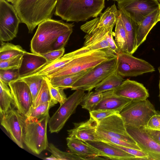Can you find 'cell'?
I'll return each mask as SVG.
<instances>
[{
    "mask_svg": "<svg viewBox=\"0 0 160 160\" xmlns=\"http://www.w3.org/2000/svg\"><path fill=\"white\" fill-rule=\"evenodd\" d=\"M159 18H158V22L160 21V4L159 7Z\"/></svg>",
    "mask_w": 160,
    "mask_h": 160,
    "instance_id": "obj_50",
    "label": "cell"
},
{
    "mask_svg": "<svg viewBox=\"0 0 160 160\" xmlns=\"http://www.w3.org/2000/svg\"><path fill=\"white\" fill-rule=\"evenodd\" d=\"M88 144L96 149L100 156L112 160H136V157L109 143L102 141H88Z\"/></svg>",
    "mask_w": 160,
    "mask_h": 160,
    "instance_id": "obj_19",
    "label": "cell"
},
{
    "mask_svg": "<svg viewBox=\"0 0 160 160\" xmlns=\"http://www.w3.org/2000/svg\"><path fill=\"white\" fill-rule=\"evenodd\" d=\"M25 117L12 108L0 117L1 124L19 147L24 148L23 139Z\"/></svg>",
    "mask_w": 160,
    "mask_h": 160,
    "instance_id": "obj_12",
    "label": "cell"
},
{
    "mask_svg": "<svg viewBox=\"0 0 160 160\" xmlns=\"http://www.w3.org/2000/svg\"><path fill=\"white\" fill-rule=\"evenodd\" d=\"M44 77L38 75H30L20 78L27 84L32 93L33 102L41 87Z\"/></svg>",
    "mask_w": 160,
    "mask_h": 160,
    "instance_id": "obj_33",
    "label": "cell"
},
{
    "mask_svg": "<svg viewBox=\"0 0 160 160\" xmlns=\"http://www.w3.org/2000/svg\"><path fill=\"white\" fill-rule=\"evenodd\" d=\"M67 145L72 153L82 160H101L99 152L86 142L77 138L68 137L66 138Z\"/></svg>",
    "mask_w": 160,
    "mask_h": 160,
    "instance_id": "obj_20",
    "label": "cell"
},
{
    "mask_svg": "<svg viewBox=\"0 0 160 160\" xmlns=\"http://www.w3.org/2000/svg\"><path fill=\"white\" fill-rule=\"evenodd\" d=\"M72 32V29H71L59 36L52 46V51L64 48Z\"/></svg>",
    "mask_w": 160,
    "mask_h": 160,
    "instance_id": "obj_43",
    "label": "cell"
},
{
    "mask_svg": "<svg viewBox=\"0 0 160 160\" xmlns=\"http://www.w3.org/2000/svg\"><path fill=\"white\" fill-rule=\"evenodd\" d=\"M49 88L52 100H54L60 104L63 103L67 98L64 92L63 89L54 87L49 82L48 79Z\"/></svg>",
    "mask_w": 160,
    "mask_h": 160,
    "instance_id": "obj_40",
    "label": "cell"
},
{
    "mask_svg": "<svg viewBox=\"0 0 160 160\" xmlns=\"http://www.w3.org/2000/svg\"><path fill=\"white\" fill-rule=\"evenodd\" d=\"M20 23L13 5L5 0H0V41H8L15 38Z\"/></svg>",
    "mask_w": 160,
    "mask_h": 160,
    "instance_id": "obj_10",
    "label": "cell"
},
{
    "mask_svg": "<svg viewBox=\"0 0 160 160\" xmlns=\"http://www.w3.org/2000/svg\"><path fill=\"white\" fill-rule=\"evenodd\" d=\"M147 133L154 140L160 144V134L156 132L154 130L143 127Z\"/></svg>",
    "mask_w": 160,
    "mask_h": 160,
    "instance_id": "obj_47",
    "label": "cell"
},
{
    "mask_svg": "<svg viewBox=\"0 0 160 160\" xmlns=\"http://www.w3.org/2000/svg\"><path fill=\"white\" fill-rule=\"evenodd\" d=\"M13 99L14 106L18 112L25 116L33 103L31 91L27 84L18 79L8 84Z\"/></svg>",
    "mask_w": 160,
    "mask_h": 160,
    "instance_id": "obj_15",
    "label": "cell"
},
{
    "mask_svg": "<svg viewBox=\"0 0 160 160\" xmlns=\"http://www.w3.org/2000/svg\"><path fill=\"white\" fill-rule=\"evenodd\" d=\"M58 103V102L52 100L40 104L34 108L31 106L24 116L25 120L31 121L41 118L48 113L50 109Z\"/></svg>",
    "mask_w": 160,
    "mask_h": 160,
    "instance_id": "obj_30",
    "label": "cell"
},
{
    "mask_svg": "<svg viewBox=\"0 0 160 160\" xmlns=\"http://www.w3.org/2000/svg\"><path fill=\"white\" fill-rule=\"evenodd\" d=\"M102 93L95 91H90L85 93L80 103L82 108L89 112L94 110L95 106L102 100Z\"/></svg>",
    "mask_w": 160,
    "mask_h": 160,
    "instance_id": "obj_34",
    "label": "cell"
},
{
    "mask_svg": "<svg viewBox=\"0 0 160 160\" xmlns=\"http://www.w3.org/2000/svg\"><path fill=\"white\" fill-rule=\"evenodd\" d=\"M105 8V0H58L54 14L67 22L85 21L96 18Z\"/></svg>",
    "mask_w": 160,
    "mask_h": 160,
    "instance_id": "obj_2",
    "label": "cell"
},
{
    "mask_svg": "<svg viewBox=\"0 0 160 160\" xmlns=\"http://www.w3.org/2000/svg\"><path fill=\"white\" fill-rule=\"evenodd\" d=\"M113 36V32L111 31L107 33L105 38L110 49L117 55L120 52L115 44Z\"/></svg>",
    "mask_w": 160,
    "mask_h": 160,
    "instance_id": "obj_46",
    "label": "cell"
},
{
    "mask_svg": "<svg viewBox=\"0 0 160 160\" xmlns=\"http://www.w3.org/2000/svg\"><path fill=\"white\" fill-rule=\"evenodd\" d=\"M85 91L77 90L62 103L50 118L48 122L49 131L51 133H58L64 126L70 117L75 112L78 106L81 103L85 94Z\"/></svg>",
    "mask_w": 160,
    "mask_h": 160,
    "instance_id": "obj_8",
    "label": "cell"
},
{
    "mask_svg": "<svg viewBox=\"0 0 160 160\" xmlns=\"http://www.w3.org/2000/svg\"><path fill=\"white\" fill-rule=\"evenodd\" d=\"M44 159L47 160H58L57 158L55 157L54 155L52 154L51 156L49 157L46 158Z\"/></svg>",
    "mask_w": 160,
    "mask_h": 160,
    "instance_id": "obj_48",
    "label": "cell"
},
{
    "mask_svg": "<svg viewBox=\"0 0 160 160\" xmlns=\"http://www.w3.org/2000/svg\"><path fill=\"white\" fill-rule=\"evenodd\" d=\"M73 58H68L63 55L54 61L47 63L28 75H35L43 76L48 72L63 66Z\"/></svg>",
    "mask_w": 160,
    "mask_h": 160,
    "instance_id": "obj_32",
    "label": "cell"
},
{
    "mask_svg": "<svg viewBox=\"0 0 160 160\" xmlns=\"http://www.w3.org/2000/svg\"><path fill=\"white\" fill-rule=\"evenodd\" d=\"M97 132L98 136L100 138V141L112 143L115 144L128 148L141 150L137 144L127 142L97 130Z\"/></svg>",
    "mask_w": 160,
    "mask_h": 160,
    "instance_id": "obj_36",
    "label": "cell"
},
{
    "mask_svg": "<svg viewBox=\"0 0 160 160\" xmlns=\"http://www.w3.org/2000/svg\"><path fill=\"white\" fill-rule=\"evenodd\" d=\"M118 8L122 9L138 24L150 13L159 8L158 0H118Z\"/></svg>",
    "mask_w": 160,
    "mask_h": 160,
    "instance_id": "obj_11",
    "label": "cell"
},
{
    "mask_svg": "<svg viewBox=\"0 0 160 160\" xmlns=\"http://www.w3.org/2000/svg\"><path fill=\"white\" fill-rule=\"evenodd\" d=\"M118 10L127 35L128 53L132 54L136 51L135 48L137 24L122 9H120Z\"/></svg>",
    "mask_w": 160,
    "mask_h": 160,
    "instance_id": "obj_24",
    "label": "cell"
},
{
    "mask_svg": "<svg viewBox=\"0 0 160 160\" xmlns=\"http://www.w3.org/2000/svg\"><path fill=\"white\" fill-rule=\"evenodd\" d=\"M113 36L115 44L120 52L128 53L127 37L123 24L119 14Z\"/></svg>",
    "mask_w": 160,
    "mask_h": 160,
    "instance_id": "obj_27",
    "label": "cell"
},
{
    "mask_svg": "<svg viewBox=\"0 0 160 160\" xmlns=\"http://www.w3.org/2000/svg\"><path fill=\"white\" fill-rule=\"evenodd\" d=\"M8 84L0 80V117L11 109L14 105L13 99Z\"/></svg>",
    "mask_w": 160,
    "mask_h": 160,
    "instance_id": "obj_29",
    "label": "cell"
},
{
    "mask_svg": "<svg viewBox=\"0 0 160 160\" xmlns=\"http://www.w3.org/2000/svg\"><path fill=\"white\" fill-rule=\"evenodd\" d=\"M97 130L127 142L137 144L128 133L119 113H116L98 122Z\"/></svg>",
    "mask_w": 160,
    "mask_h": 160,
    "instance_id": "obj_14",
    "label": "cell"
},
{
    "mask_svg": "<svg viewBox=\"0 0 160 160\" xmlns=\"http://www.w3.org/2000/svg\"><path fill=\"white\" fill-rule=\"evenodd\" d=\"M64 52V47L58 50L50 51L41 55L46 59L48 63H49L54 61L62 57L63 55Z\"/></svg>",
    "mask_w": 160,
    "mask_h": 160,
    "instance_id": "obj_44",
    "label": "cell"
},
{
    "mask_svg": "<svg viewBox=\"0 0 160 160\" xmlns=\"http://www.w3.org/2000/svg\"><path fill=\"white\" fill-rule=\"evenodd\" d=\"M159 14V8L148 15L138 24H137L136 50L146 40L151 29L158 22Z\"/></svg>",
    "mask_w": 160,
    "mask_h": 160,
    "instance_id": "obj_23",
    "label": "cell"
},
{
    "mask_svg": "<svg viewBox=\"0 0 160 160\" xmlns=\"http://www.w3.org/2000/svg\"><path fill=\"white\" fill-rule=\"evenodd\" d=\"M74 26L73 23L52 19L42 22L38 25L31 41L32 53L42 55L52 51V46L58 38L72 29Z\"/></svg>",
    "mask_w": 160,
    "mask_h": 160,
    "instance_id": "obj_3",
    "label": "cell"
},
{
    "mask_svg": "<svg viewBox=\"0 0 160 160\" xmlns=\"http://www.w3.org/2000/svg\"><path fill=\"white\" fill-rule=\"evenodd\" d=\"M145 127L160 130V112L157 111V113L151 117Z\"/></svg>",
    "mask_w": 160,
    "mask_h": 160,
    "instance_id": "obj_45",
    "label": "cell"
},
{
    "mask_svg": "<svg viewBox=\"0 0 160 160\" xmlns=\"http://www.w3.org/2000/svg\"><path fill=\"white\" fill-rule=\"evenodd\" d=\"M159 2L160 3V0H158Z\"/></svg>",
    "mask_w": 160,
    "mask_h": 160,
    "instance_id": "obj_54",
    "label": "cell"
},
{
    "mask_svg": "<svg viewBox=\"0 0 160 160\" xmlns=\"http://www.w3.org/2000/svg\"><path fill=\"white\" fill-rule=\"evenodd\" d=\"M17 0H7L8 2H11L13 4Z\"/></svg>",
    "mask_w": 160,
    "mask_h": 160,
    "instance_id": "obj_49",
    "label": "cell"
},
{
    "mask_svg": "<svg viewBox=\"0 0 160 160\" xmlns=\"http://www.w3.org/2000/svg\"><path fill=\"white\" fill-rule=\"evenodd\" d=\"M52 100L48 86V79L44 77L40 91L32 106L34 108L40 104Z\"/></svg>",
    "mask_w": 160,
    "mask_h": 160,
    "instance_id": "obj_35",
    "label": "cell"
},
{
    "mask_svg": "<svg viewBox=\"0 0 160 160\" xmlns=\"http://www.w3.org/2000/svg\"><path fill=\"white\" fill-rule=\"evenodd\" d=\"M155 71L150 63L132 54L121 52L117 54L116 71L123 77H136Z\"/></svg>",
    "mask_w": 160,
    "mask_h": 160,
    "instance_id": "obj_9",
    "label": "cell"
},
{
    "mask_svg": "<svg viewBox=\"0 0 160 160\" xmlns=\"http://www.w3.org/2000/svg\"><path fill=\"white\" fill-rule=\"evenodd\" d=\"M90 69L84 70L75 74L48 79L51 84L55 87L63 89L71 88L74 83Z\"/></svg>",
    "mask_w": 160,
    "mask_h": 160,
    "instance_id": "obj_25",
    "label": "cell"
},
{
    "mask_svg": "<svg viewBox=\"0 0 160 160\" xmlns=\"http://www.w3.org/2000/svg\"><path fill=\"white\" fill-rule=\"evenodd\" d=\"M20 78L18 69H0V80L8 85L10 82Z\"/></svg>",
    "mask_w": 160,
    "mask_h": 160,
    "instance_id": "obj_39",
    "label": "cell"
},
{
    "mask_svg": "<svg viewBox=\"0 0 160 160\" xmlns=\"http://www.w3.org/2000/svg\"><path fill=\"white\" fill-rule=\"evenodd\" d=\"M113 0L116 1H117L118 0Z\"/></svg>",
    "mask_w": 160,
    "mask_h": 160,
    "instance_id": "obj_55",
    "label": "cell"
},
{
    "mask_svg": "<svg viewBox=\"0 0 160 160\" xmlns=\"http://www.w3.org/2000/svg\"><path fill=\"white\" fill-rule=\"evenodd\" d=\"M127 131L141 149L148 156V160H160V144L152 138L143 127L126 125Z\"/></svg>",
    "mask_w": 160,
    "mask_h": 160,
    "instance_id": "obj_13",
    "label": "cell"
},
{
    "mask_svg": "<svg viewBox=\"0 0 160 160\" xmlns=\"http://www.w3.org/2000/svg\"><path fill=\"white\" fill-rule=\"evenodd\" d=\"M50 118L48 113L38 119L31 121L25 119L23 137V143L34 154H39L48 148L49 143L47 128Z\"/></svg>",
    "mask_w": 160,
    "mask_h": 160,
    "instance_id": "obj_5",
    "label": "cell"
},
{
    "mask_svg": "<svg viewBox=\"0 0 160 160\" xmlns=\"http://www.w3.org/2000/svg\"><path fill=\"white\" fill-rule=\"evenodd\" d=\"M89 112L90 116L98 122L115 114L119 113L115 111L105 109L94 110Z\"/></svg>",
    "mask_w": 160,
    "mask_h": 160,
    "instance_id": "obj_42",
    "label": "cell"
},
{
    "mask_svg": "<svg viewBox=\"0 0 160 160\" xmlns=\"http://www.w3.org/2000/svg\"><path fill=\"white\" fill-rule=\"evenodd\" d=\"M105 49H110L105 38L100 40L83 45L81 48L64 55L68 58H74L90 52Z\"/></svg>",
    "mask_w": 160,
    "mask_h": 160,
    "instance_id": "obj_28",
    "label": "cell"
},
{
    "mask_svg": "<svg viewBox=\"0 0 160 160\" xmlns=\"http://www.w3.org/2000/svg\"><path fill=\"white\" fill-rule=\"evenodd\" d=\"M117 56L109 49L92 52L74 58L63 66L48 72L43 77L50 78L78 73L91 69Z\"/></svg>",
    "mask_w": 160,
    "mask_h": 160,
    "instance_id": "obj_4",
    "label": "cell"
},
{
    "mask_svg": "<svg viewBox=\"0 0 160 160\" xmlns=\"http://www.w3.org/2000/svg\"><path fill=\"white\" fill-rule=\"evenodd\" d=\"M58 0H17L13 4L21 21L29 33L42 22L52 19Z\"/></svg>",
    "mask_w": 160,
    "mask_h": 160,
    "instance_id": "obj_1",
    "label": "cell"
},
{
    "mask_svg": "<svg viewBox=\"0 0 160 160\" xmlns=\"http://www.w3.org/2000/svg\"><path fill=\"white\" fill-rule=\"evenodd\" d=\"M153 130H154L156 132L160 134V130L154 129Z\"/></svg>",
    "mask_w": 160,
    "mask_h": 160,
    "instance_id": "obj_52",
    "label": "cell"
},
{
    "mask_svg": "<svg viewBox=\"0 0 160 160\" xmlns=\"http://www.w3.org/2000/svg\"><path fill=\"white\" fill-rule=\"evenodd\" d=\"M116 95L132 100L146 99L149 96L148 90L142 83L127 79L117 88L113 90Z\"/></svg>",
    "mask_w": 160,
    "mask_h": 160,
    "instance_id": "obj_18",
    "label": "cell"
},
{
    "mask_svg": "<svg viewBox=\"0 0 160 160\" xmlns=\"http://www.w3.org/2000/svg\"><path fill=\"white\" fill-rule=\"evenodd\" d=\"M0 60L11 58L23 54L26 51L19 45L0 41Z\"/></svg>",
    "mask_w": 160,
    "mask_h": 160,
    "instance_id": "obj_31",
    "label": "cell"
},
{
    "mask_svg": "<svg viewBox=\"0 0 160 160\" xmlns=\"http://www.w3.org/2000/svg\"><path fill=\"white\" fill-rule=\"evenodd\" d=\"M117 59V56L90 69L73 84L71 90L91 91L116 70Z\"/></svg>",
    "mask_w": 160,
    "mask_h": 160,
    "instance_id": "obj_7",
    "label": "cell"
},
{
    "mask_svg": "<svg viewBox=\"0 0 160 160\" xmlns=\"http://www.w3.org/2000/svg\"><path fill=\"white\" fill-rule=\"evenodd\" d=\"M48 150L56 157L58 160H79L81 158L72 152H63L56 147L52 143L48 144Z\"/></svg>",
    "mask_w": 160,
    "mask_h": 160,
    "instance_id": "obj_37",
    "label": "cell"
},
{
    "mask_svg": "<svg viewBox=\"0 0 160 160\" xmlns=\"http://www.w3.org/2000/svg\"><path fill=\"white\" fill-rule=\"evenodd\" d=\"M119 14L115 4L108 7L99 17H96L86 22L81 26L80 28L86 34L103 28H113L115 25Z\"/></svg>",
    "mask_w": 160,
    "mask_h": 160,
    "instance_id": "obj_16",
    "label": "cell"
},
{
    "mask_svg": "<svg viewBox=\"0 0 160 160\" xmlns=\"http://www.w3.org/2000/svg\"><path fill=\"white\" fill-rule=\"evenodd\" d=\"M23 54L9 59L0 60V69H19L21 64Z\"/></svg>",
    "mask_w": 160,
    "mask_h": 160,
    "instance_id": "obj_38",
    "label": "cell"
},
{
    "mask_svg": "<svg viewBox=\"0 0 160 160\" xmlns=\"http://www.w3.org/2000/svg\"><path fill=\"white\" fill-rule=\"evenodd\" d=\"M156 111L153 105L147 99L132 100L121 110L119 114L125 125L138 127H146Z\"/></svg>",
    "mask_w": 160,
    "mask_h": 160,
    "instance_id": "obj_6",
    "label": "cell"
},
{
    "mask_svg": "<svg viewBox=\"0 0 160 160\" xmlns=\"http://www.w3.org/2000/svg\"><path fill=\"white\" fill-rule=\"evenodd\" d=\"M102 98L94 108V110L105 109L115 111L119 113L123 108L132 100L118 96L115 94L113 90L102 93Z\"/></svg>",
    "mask_w": 160,
    "mask_h": 160,
    "instance_id": "obj_21",
    "label": "cell"
},
{
    "mask_svg": "<svg viewBox=\"0 0 160 160\" xmlns=\"http://www.w3.org/2000/svg\"><path fill=\"white\" fill-rule=\"evenodd\" d=\"M108 143L135 156L136 157V160H148V154L141 150L125 147L112 143Z\"/></svg>",
    "mask_w": 160,
    "mask_h": 160,
    "instance_id": "obj_41",
    "label": "cell"
},
{
    "mask_svg": "<svg viewBox=\"0 0 160 160\" xmlns=\"http://www.w3.org/2000/svg\"><path fill=\"white\" fill-rule=\"evenodd\" d=\"M47 63L42 55L26 51L23 55L21 64L18 69L20 78L29 75Z\"/></svg>",
    "mask_w": 160,
    "mask_h": 160,
    "instance_id": "obj_22",
    "label": "cell"
},
{
    "mask_svg": "<svg viewBox=\"0 0 160 160\" xmlns=\"http://www.w3.org/2000/svg\"><path fill=\"white\" fill-rule=\"evenodd\" d=\"M74 128L68 130L69 137L88 141H100L97 132L98 122L90 116L88 120L80 123H74Z\"/></svg>",
    "mask_w": 160,
    "mask_h": 160,
    "instance_id": "obj_17",
    "label": "cell"
},
{
    "mask_svg": "<svg viewBox=\"0 0 160 160\" xmlns=\"http://www.w3.org/2000/svg\"><path fill=\"white\" fill-rule=\"evenodd\" d=\"M159 97H160V79L159 82Z\"/></svg>",
    "mask_w": 160,
    "mask_h": 160,
    "instance_id": "obj_51",
    "label": "cell"
},
{
    "mask_svg": "<svg viewBox=\"0 0 160 160\" xmlns=\"http://www.w3.org/2000/svg\"><path fill=\"white\" fill-rule=\"evenodd\" d=\"M125 80L116 70L99 83L95 88V91L103 93L114 90L119 87Z\"/></svg>",
    "mask_w": 160,
    "mask_h": 160,
    "instance_id": "obj_26",
    "label": "cell"
},
{
    "mask_svg": "<svg viewBox=\"0 0 160 160\" xmlns=\"http://www.w3.org/2000/svg\"><path fill=\"white\" fill-rule=\"evenodd\" d=\"M158 70L159 71V74H160V66L158 68Z\"/></svg>",
    "mask_w": 160,
    "mask_h": 160,
    "instance_id": "obj_53",
    "label": "cell"
}]
</instances>
